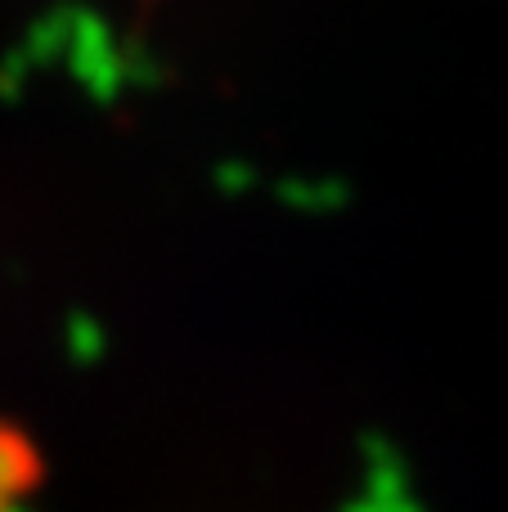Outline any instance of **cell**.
<instances>
[{
    "mask_svg": "<svg viewBox=\"0 0 508 512\" xmlns=\"http://www.w3.org/2000/svg\"><path fill=\"white\" fill-rule=\"evenodd\" d=\"M41 481H45L41 445L23 427L0 418V512H14Z\"/></svg>",
    "mask_w": 508,
    "mask_h": 512,
    "instance_id": "6da1fadb",
    "label": "cell"
}]
</instances>
